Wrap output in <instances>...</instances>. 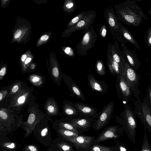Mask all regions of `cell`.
Segmentation results:
<instances>
[{"mask_svg": "<svg viewBox=\"0 0 151 151\" xmlns=\"http://www.w3.org/2000/svg\"><path fill=\"white\" fill-rule=\"evenodd\" d=\"M107 60L108 68L111 74L114 76L123 75L124 68L121 66L112 59L110 55L107 54Z\"/></svg>", "mask_w": 151, "mask_h": 151, "instance_id": "cb8c5ba5", "label": "cell"}, {"mask_svg": "<svg viewBox=\"0 0 151 151\" xmlns=\"http://www.w3.org/2000/svg\"><path fill=\"white\" fill-rule=\"evenodd\" d=\"M104 16L109 25L114 40L116 39L120 43L126 44L127 42L122 36L120 23L113 7L107 6L105 9Z\"/></svg>", "mask_w": 151, "mask_h": 151, "instance_id": "52a82bcc", "label": "cell"}, {"mask_svg": "<svg viewBox=\"0 0 151 151\" xmlns=\"http://www.w3.org/2000/svg\"><path fill=\"white\" fill-rule=\"evenodd\" d=\"M49 38L47 35H44L42 36L40 38V40L42 41H45L47 40Z\"/></svg>", "mask_w": 151, "mask_h": 151, "instance_id": "bcb514c9", "label": "cell"}, {"mask_svg": "<svg viewBox=\"0 0 151 151\" xmlns=\"http://www.w3.org/2000/svg\"><path fill=\"white\" fill-rule=\"evenodd\" d=\"M10 89L9 87L8 88L3 89L0 91V101L1 102L5 97L7 96L9 94V92Z\"/></svg>", "mask_w": 151, "mask_h": 151, "instance_id": "60d3db41", "label": "cell"}, {"mask_svg": "<svg viewBox=\"0 0 151 151\" xmlns=\"http://www.w3.org/2000/svg\"><path fill=\"white\" fill-rule=\"evenodd\" d=\"M87 77L89 84L93 91L103 94L107 91L108 86L104 81H98L91 74H88Z\"/></svg>", "mask_w": 151, "mask_h": 151, "instance_id": "7402d4cb", "label": "cell"}, {"mask_svg": "<svg viewBox=\"0 0 151 151\" xmlns=\"http://www.w3.org/2000/svg\"><path fill=\"white\" fill-rule=\"evenodd\" d=\"M114 44L108 43L107 54L110 55L112 59L121 66L124 68L127 59L124 52L119 48L118 43L116 39L114 40Z\"/></svg>", "mask_w": 151, "mask_h": 151, "instance_id": "e0dca14e", "label": "cell"}, {"mask_svg": "<svg viewBox=\"0 0 151 151\" xmlns=\"http://www.w3.org/2000/svg\"><path fill=\"white\" fill-rule=\"evenodd\" d=\"M144 41L148 47L151 46V27L149 28L145 32L144 37Z\"/></svg>", "mask_w": 151, "mask_h": 151, "instance_id": "74e56055", "label": "cell"}, {"mask_svg": "<svg viewBox=\"0 0 151 151\" xmlns=\"http://www.w3.org/2000/svg\"><path fill=\"white\" fill-rule=\"evenodd\" d=\"M22 33L21 31L20 30L18 29L15 32L14 34V37L16 39L19 38L20 36Z\"/></svg>", "mask_w": 151, "mask_h": 151, "instance_id": "f6af8a7d", "label": "cell"}, {"mask_svg": "<svg viewBox=\"0 0 151 151\" xmlns=\"http://www.w3.org/2000/svg\"><path fill=\"white\" fill-rule=\"evenodd\" d=\"M48 148L52 151H75L73 144L70 142L58 137L52 140Z\"/></svg>", "mask_w": 151, "mask_h": 151, "instance_id": "d6986e66", "label": "cell"}, {"mask_svg": "<svg viewBox=\"0 0 151 151\" xmlns=\"http://www.w3.org/2000/svg\"><path fill=\"white\" fill-rule=\"evenodd\" d=\"M29 77V80L30 81L36 86H40L43 83L42 78L40 75L32 74Z\"/></svg>", "mask_w": 151, "mask_h": 151, "instance_id": "836d02e7", "label": "cell"}, {"mask_svg": "<svg viewBox=\"0 0 151 151\" xmlns=\"http://www.w3.org/2000/svg\"><path fill=\"white\" fill-rule=\"evenodd\" d=\"M99 33L100 36L102 38L105 39L107 33V27L105 24H104L100 27Z\"/></svg>", "mask_w": 151, "mask_h": 151, "instance_id": "f35d334b", "label": "cell"}, {"mask_svg": "<svg viewBox=\"0 0 151 151\" xmlns=\"http://www.w3.org/2000/svg\"><path fill=\"white\" fill-rule=\"evenodd\" d=\"M148 13L151 16V9L148 11Z\"/></svg>", "mask_w": 151, "mask_h": 151, "instance_id": "f907efd6", "label": "cell"}, {"mask_svg": "<svg viewBox=\"0 0 151 151\" xmlns=\"http://www.w3.org/2000/svg\"><path fill=\"white\" fill-rule=\"evenodd\" d=\"M120 45L130 66L135 70H137L141 64L135 52L131 51L124 43H120Z\"/></svg>", "mask_w": 151, "mask_h": 151, "instance_id": "44dd1931", "label": "cell"}, {"mask_svg": "<svg viewBox=\"0 0 151 151\" xmlns=\"http://www.w3.org/2000/svg\"><path fill=\"white\" fill-rule=\"evenodd\" d=\"M27 58V55H22L21 59L22 62L24 61Z\"/></svg>", "mask_w": 151, "mask_h": 151, "instance_id": "c3c4849f", "label": "cell"}, {"mask_svg": "<svg viewBox=\"0 0 151 151\" xmlns=\"http://www.w3.org/2000/svg\"><path fill=\"white\" fill-rule=\"evenodd\" d=\"M7 71L6 68L5 67L2 68L0 70V80H2L6 74Z\"/></svg>", "mask_w": 151, "mask_h": 151, "instance_id": "7bdbcfd3", "label": "cell"}, {"mask_svg": "<svg viewBox=\"0 0 151 151\" xmlns=\"http://www.w3.org/2000/svg\"><path fill=\"white\" fill-rule=\"evenodd\" d=\"M44 108L46 111V114L48 119L49 116L57 115L59 113L58 105L52 98H49L47 100Z\"/></svg>", "mask_w": 151, "mask_h": 151, "instance_id": "d4e9b609", "label": "cell"}, {"mask_svg": "<svg viewBox=\"0 0 151 151\" xmlns=\"http://www.w3.org/2000/svg\"><path fill=\"white\" fill-rule=\"evenodd\" d=\"M33 89L26 84L17 93L11 96V100L8 108L15 115L20 113L22 110L34 101Z\"/></svg>", "mask_w": 151, "mask_h": 151, "instance_id": "7a4b0ae2", "label": "cell"}, {"mask_svg": "<svg viewBox=\"0 0 151 151\" xmlns=\"http://www.w3.org/2000/svg\"><path fill=\"white\" fill-rule=\"evenodd\" d=\"M65 119L81 134L88 131L95 121L93 119L83 116Z\"/></svg>", "mask_w": 151, "mask_h": 151, "instance_id": "9a60e30c", "label": "cell"}, {"mask_svg": "<svg viewBox=\"0 0 151 151\" xmlns=\"http://www.w3.org/2000/svg\"><path fill=\"white\" fill-rule=\"evenodd\" d=\"M115 143L114 148L116 151H129L126 145L118 140H113Z\"/></svg>", "mask_w": 151, "mask_h": 151, "instance_id": "8d00e7d4", "label": "cell"}, {"mask_svg": "<svg viewBox=\"0 0 151 151\" xmlns=\"http://www.w3.org/2000/svg\"><path fill=\"white\" fill-rule=\"evenodd\" d=\"M123 127L118 126H111L106 127L99 134L96 139L95 143L108 140L119 139L123 135L124 131Z\"/></svg>", "mask_w": 151, "mask_h": 151, "instance_id": "7c38bea8", "label": "cell"}, {"mask_svg": "<svg viewBox=\"0 0 151 151\" xmlns=\"http://www.w3.org/2000/svg\"><path fill=\"white\" fill-rule=\"evenodd\" d=\"M63 113L67 118H73L82 116L74 106L73 103L66 100L63 101Z\"/></svg>", "mask_w": 151, "mask_h": 151, "instance_id": "603a6c76", "label": "cell"}, {"mask_svg": "<svg viewBox=\"0 0 151 151\" xmlns=\"http://www.w3.org/2000/svg\"><path fill=\"white\" fill-rule=\"evenodd\" d=\"M46 114L38 122L33 130V135L38 141L44 146L49 147L52 141L51 131Z\"/></svg>", "mask_w": 151, "mask_h": 151, "instance_id": "8992f818", "label": "cell"}, {"mask_svg": "<svg viewBox=\"0 0 151 151\" xmlns=\"http://www.w3.org/2000/svg\"><path fill=\"white\" fill-rule=\"evenodd\" d=\"M137 1L127 0L114 5L119 20L129 26L138 27L143 20L148 19L141 8L136 3Z\"/></svg>", "mask_w": 151, "mask_h": 151, "instance_id": "6da1fadb", "label": "cell"}, {"mask_svg": "<svg viewBox=\"0 0 151 151\" xmlns=\"http://www.w3.org/2000/svg\"><path fill=\"white\" fill-rule=\"evenodd\" d=\"M123 76L124 78L135 97L139 94V86L140 77L136 70L130 66L127 59L124 65Z\"/></svg>", "mask_w": 151, "mask_h": 151, "instance_id": "9c48e42d", "label": "cell"}, {"mask_svg": "<svg viewBox=\"0 0 151 151\" xmlns=\"http://www.w3.org/2000/svg\"><path fill=\"white\" fill-rule=\"evenodd\" d=\"M27 107V112L29 113L27 120L24 122L21 119L19 124V127L25 131L26 137L32 132L36 124L46 114L40 110L34 101L30 104Z\"/></svg>", "mask_w": 151, "mask_h": 151, "instance_id": "5b68a950", "label": "cell"}, {"mask_svg": "<svg viewBox=\"0 0 151 151\" xmlns=\"http://www.w3.org/2000/svg\"><path fill=\"white\" fill-rule=\"evenodd\" d=\"M114 106V103L111 101L104 108L100 116L95 120L92 126L94 130L99 131L107 125L113 111Z\"/></svg>", "mask_w": 151, "mask_h": 151, "instance_id": "5bb4252c", "label": "cell"}, {"mask_svg": "<svg viewBox=\"0 0 151 151\" xmlns=\"http://www.w3.org/2000/svg\"><path fill=\"white\" fill-rule=\"evenodd\" d=\"M52 128L55 129L58 128H62L81 134L65 119L56 120L53 123Z\"/></svg>", "mask_w": 151, "mask_h": 151, "instance_id": "83f0119b", "label": "cell"}, {"mask_svg": "<svg viewBox=\"0 0 151 151\" xmlns=\"http://www.w3.org/2000/svg\"><path fill=\"white\" fill-rule=\"evenodd\" d=\"M96 13L95 11L91 9L86 11V14L78 23L66 31L67 35H70L72 33L77 30L84 31L89 29L95 19Z\"/></svg>", "mask_w": 151, "mask_h": 151, "instance_id": "8fae6325", "label": "cell"}, {"mask_svg": "<svg viewBox=\"0 0 151 151\" xmlns=\"http://www.w3.org/2000/svg\"><path fill=\"white\" fill-rule=\"evenodd\" d=\"M66 9L69 13L73 12L77 7L75 1L74 0H69L66 2L65 5Z\"/></svg>", "mask_w": 151, "mask_h": 151, "instance_id": "d590c367", "label": "cell"}, {"mask_svg": "<svg viewBox=\"0 0 151 151\" xmlns=\"http://www.w3.org/2000/svg\"><path fill=\"white\" fill-rule=\"evenodd\" d=\"M86 12L84 11L76 14L68 23V29L75 25L80 21L86 14Z\"/></svg>", "mask_w": 151, "mask_h": 151, "instance_id": "d6a6232c", "label": "cell"}, {"mask_svg": "<svg viewBox=\"0 0 151 151\" xmlns=\"http://www.w3.org/2000/svg\"><path fill=\"white\" fill-rule=\"evenodd\" d=\"M55 129L58 137L67 140L82 134L62 128H58Z\"/></svg>", "mask_w": 151, "mask_h": 151, "instance_id": "f1b7e54d", "label": "cell"}, {"mask_svg": "<svg viewBox=\"0 0 151 151\" xmlns=\"http://www.w3.org/2000/svg\"><path fill=\"white\" fill-rule=\"evenodd\" d=\"M95 69L96 72L100 76L105 74V68L103 62L100 59H97L95 65Z\"/></svg>", "mask_w": 151, "mask_h": 151, "instance_id": "1f68e13d", "label": "cell"}, {"mask_svg": "<svg viewBox=\"0 0 151 151\" xmlns=\"http://www.w3.org/2000/svg\"><path fill=\"white\" fill-rule=\"evenodd\" d=\"M116 87L119 98H122L124 101H129L133 93L123 75H117Z\"/></svg>", "mask_w": 151, "mask_h": 151, "instance_id": "2e32d148", "label": "cell"}, {"mask_svg": "<svg viewBox=\"0 0 151 151\" xmlns=\"http://www.w3.org/2000/svg\"><path fill=\"white\" fill-rule=\"evenodd\" d=\"M140 151H151V147L148 139L146 131H144V139Z\"/></svg>", "mask_w": 151, "mask_h": 151, "instance_id": "e575fe53", "label": "cell"}, {"mask_svg": "<svg viewBox=\"0 0 151 151\" xmlns=\"http://www.w3.org/2000/svg\"><path fill=\"white\" fill-rule=\"evenodd\" d=\"M98 37L92 25L83 31V36L76 47V51L79 55H87V51L93 47Z\"/></svg>", "mask_w": 151, "mask_h": 151, "instance_id": "ba28073f", "label": "cell"}, {"mask_svg": "<svg viewBox=\"0 0 151 151\" xmlns=\"http://www.w3.org/2000/svg\"><path fill=\"white\" fill-rule=\"evenodd\" d=\"M31 60V58H27L26 60L24 61V64L25 65H27L28 64L29 62H30Z\"/></svg>", "mask_w": 151, "mask_h": 151, "instance_id": "7dc6e473", "label": "cell"}, {"mask_svg": "<svg viewBox=\"0 0 151 151\" xmlns=\"http://www.w3.org/2000/svg\"><path fill=\"white\" fill-rule=\"evenodd\" d=\"M65 52L69 56L74 57L75 54L73 49L70 47H67L65 50Z\"/></svg>", "mask_w": 151, "mask_h": 151, "instance_id": "b9f144b4", "label": "cell"}, {"mask_svg": "<svg viewBox=\"0 0 151 151\" xmlns=\"http://www.w3.org/2000/svg\"><path fill=\"white\" fill-rule=\"evenodd\" d=\"M147 94L151 105V76H150V85L148 89Z\"/></svg>", "mask_w": 151, "mask_h": 151, "instance_id": "ee69618b", "label": "cell"}, {"mask_svg": "<svg viewBox=\"0 0 151 151\" xmlns=\"http://www.w3.org/2000/svg\"><path fill=\"white\" fill-rule=\"evenodd\" d=\"M35 64L32 63L31 64L30 66V68L32 70L34 69L35 68Z\"/></svg>", "mask_w": 151, "mask_h": 151, "instance_id": "681fc988", "label": "cell"}, {"mask_svg": "<svg viewBox=\"0 0 151 151\" xmlns=\"http://www.w3.org/2000/svg\"><path fill=\"white\" fill-rule=\"evenodd\" d=\"M121 30V34L123 38L127 42H129L135 47L138 50L140 49V47L135 38L129 30L121 23H120Z\"/></svg>", "mask_w": 151, "mask_h": 151, "instance_id": "4316f807", "label": "cell"}, {"mask_svg": "<svg viewBox=\"0 0 151 151\" xmlns=\"http://www.w3.org/2000/svg\"><path fill=\"white\" fill-rule=\"evenodd\" d=\"M73 104L82 116L94 119H98L101 114V111L98 113L94 107L82 103L76 102Z\"/></svg>", "mask_w": 151, "mask_h": 151, "instance_id": "ac0fdd59", "label": "cell"}, {"mask_svg": "<svg viewBox=\"0 0 151 151\" xmlns=\"http://www.w3.org/2000/svg\"><path fill=\"white\" fill-rule=\"evenodd\" d=\"M6 135L1 137L0 148L3 151H16L20 146L19 145L11 141Z\"/></svg>", "mask_w": 151, "mask_h": 151, "instance_id": "484cf974", "label": "cell"}, {"mask_svg": "<svg viewBox=\"0 0 151 151\" xmlns=\"http://www.w3.org/2000/svg\"><path fill=\"white\" fill-rule=\"evenodd\" d=\"M62 79L67 85L73 96L85 101V97L83 92L71 77L63 74Z\"/></svg>", "mask_w": 151, "mask_h": 151, "instance_id": "ffe728a7", "label": "cell"}, {"mask_svg": "<svg viewBox=\"0 0 151 151\" xmlns=\"http://www.w3.org/2000/svg\"><path fill=\"white\" fill-rule=\"evenodd\" d=\"M0 110V127L2 126L3 129L10 132L14 130L16 127H19L21 118L16 120L15 117L18 116L17 115L8 109L1 108Z\"/></svg>", "mask_w": 151, "mask_h": 151, "instance_id": "30bf717a", "label": "cell"}, {"mask_svg": "<svg viewBox=\"0 0 151 151\" xmlns=\"http://www.w3.org/2000/svg\"><path fill=\"white\" fill-rule=\"evenodd\" d=\"M114 147H106L95 143L90 147L88 151H112Z\"/></svg>", "mask_w": 151, "mask_h": 151, "instance_id": "4dcf8cb0", "label": "cell"}, {"mask_svg": "<svg viewBox=\"0 0 151 151\" xmlns=\"http://www.w3.org/2000/svg\"><path fill=\"white\" fill-rule=\"evenodd\" d=\"M23 151H39L38 148L35 145L29 144L24 147Z\"/></svg>", "mask_w": 151, "mask_h": 151, "instance_id": "ab89813d", "label": "cell"}, {"mask_svg": "<svg viewBox=\"0 0 151 151\" xmlns=\"http://www.w3.org/2000/svg\"><path fill=\"white\" fill-rule=\"evenodd\" d=\"M136 115L144 125L145 131L151 133V105L147 94L143 100H138L134 103Z\"/></svg>", "mask_w": 151, "mask_h": 151, "instance_id": "277c9868", "label": "cell"}, {"mask_svg": "<svg viewBox=\"0 0 151 151\" xmlns=\"http://www.w3.org/2000/svg\"><path fill=\"white\" fill-rule=\"evenodd\" d=\"M24 83L18 80L12 83V85L9 87L10 91L7 97L11 96L19 92L26 84V83L24 84Z\"/></svg>", "mask_w": 151, "mask_h": 151, "instance_id": "f546056e", "label": "cell"}, {"mask_svg": "<svg viewBox=\"0 0 151 151\" xmlns=\"http://www.w3.org/2000/svg\"><path fill=\"white\" fill-rule=\"evenodd\" d=\"M112 151H116V150L115 149V148H114V149Z\"/></svg>", "mask_w": 151, "mask_h": 151, "instance_id": "816d5d0a", "label": "cell"}, {"mask_svg": "<svg viewBox=\"0 0 151 151\" xmlns=\"http://www.w3.org/2000/svg\"><path fill=\"white\" fill-rule=\"evenodd\" d=\"M95 140L94 136L82 134L67 141L73 144L76 151H88L90 147L95 143Z\"/></svg>", "mask_w": 151, "mask_h": 151, "instance_id": "4fadbf2b", "label": "cell"}, {"mask_svg": "<svg viewBox=\"0 0 151 151\" xmlns=\"http://www.w3.org/2000/svg\"><path fill=\"white\" fill-rule=\"evenodd\" d=\"M136 115L132 108L126 104L120 116L116 118L117 122L122 126L128 139L134 144L136 143V129L137 126Z\"/></svg>", "mask_w": 151, "mask_h": 151, "instance_id": "3957f363", "label": "cell"}]
</instances>
